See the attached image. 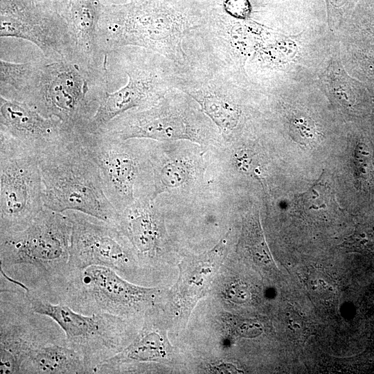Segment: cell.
Returning a JSON list of instances; mask_svg holds the SVG:
<instances>
[{
    "instance_id": "obj_18",
    "label": "cell",
    "mask_w": 374,
    "mask_h": 374,
    "mask_svg": "<svg viewBox=\"0 0 374 374\" xmlns=\"http://www.w3.org/2000/svg\"><path fill=\"white\" fill-rule=\"evenodd\" d=\"M188 178L186 166L181 162L166 163L154 173V190L152 198L159 192L169 188L181 186Z\"/></svg>"
},
{
    "instance_id": "obj_17",
    "label": "cell",
    "mask_w": 374,
    "mask_h": 374,
    "mask_svg": "<svg viewBox=\"0 0 374 374\" xmlns=\"http://www.w3.org/2000/svg\"><path fill=\"white\" fill-rule=\"evenodd\" d=\"M19 373H90L82 357L67 343H51L34 350L21 365Z\"/></svg>"
},
{
    "instance_id": "obj_25",
    "label": "cell",
    "mask_w": 374,
    "mask_h": 374,
    "mask_svg": "<svg viewBox=\"0 0 374 374\" xmlns=\"http://www.w3.org/2000/svg\"><path fill=\"white\" fill-rule=\"evenodd\" d=\"M329 4L334 7H340L344 6V4L348 0H326Z\"/></svg>"
},
{
    "instance_id": "obj_23",
    "label": "cell",
    "mask_w": 374,
    "mask_h": 374,
    "mask_svg": "<svg viewBox=\"0 0 374 374\" xmlns=\"http://www.w3.org/2000/svg\"><path fill=\"white\" fill-rule=\"evenodd\" d=\"M253 154L249 150H240L235 154V162L237 168L248 172L252 168Z\"/></svg>"
},
{
    "instance_id": "obj_10",
    "label": "cell",
    "mask_w": 374,
    "mask_h": 374,
    "mask_svg": "<svg viewBox=\"0 0 374 374\" xmlns=\"http://www.w3.org/2000/svg\"><path fill=\"white\" fill-rule=\"evenodd\" d=\"M65 213L72 223L69 274L90 266L109 267L126 277L136 271V253L114 224L76 211Z\"/></svg>"
},
{
    "instance_id": "obj_19",
    "label": "cell",
    "mask_w": 374,
    "mask_h": 374,
    "mask_svg": "<svg viewBox=\"0 0 374 374\" xmlns=\"http://www.w3.org/2000/svg\"><path fill=\"white\" fill-rule=\"evenodd\" d=\"M296 205L311 209H326L328 205H338L333 197L330 187L321 179L310 189L299 194L296 198Z\"/></svg>"
},
{
    "instance_id": "obj_11",
    "label": "cell",
    "mask_w": 374,
    "mask_h": 374,
    "mask_svg": "<svg viewBox=\"0 0 374 374\" xmlns=\"http://www.w3.org/2000/svg\"><path fill=\"white\" fill-rule=\"evenodd\" d=\"M0 35L28 41L52 60L77 58L66 18L30 0H1Z\"/></svg>"
},
{
    "instance_id": "obj_7",
    "label": "cell",
    "mask_w": 374,
    "mask_h": 374,
    "mask_svg": "<svg viewBox=\"0 0 374 374\" xmlns=\"http://www.w3.org/2000/svg\"><path fill=\"white\" fill-rule=\"evenodd\" d=\"M44 207L39 154L0 132V233L24 229Z\"/></svg>"
},
{
    "instance_id": "obj_1",
    "label": "cell",
    "mask_w": 374,
    "mask_h": 374,
    "mask_svg": "<svg viewBox=\"0 0 374 374\" xmlns=\"http://www.w3.org/2000/svg\"><path fill=\"white\" fill-rule=\"evenodd\" d=\"M72 223L46 207L24 229L0 233L1 277L59 303L69 275Z\"/></svg>"
},
{
    "instance_id": "obj_4",
    "label": "cell",
    "mask_w": 374,
    "mask_h": 374,
    "mask_svg": "<svg viewBox=\"0 0 374 374\" xmlns=\"http://www.w3.org/2000/svg\"><path fill=\"white\" fill-rule=\"evenodd\" d=\"M196 28L182 17L155 8L107 7L100 12L98 42L105 55L125 46H139L183 69L189 67L183 41Z\"/></svg>"
},
{
    "instance_id": "obj_3",
    "label": "cell",
    "mask_w": 374,
    "mask_h": 374,
    "mask_svg": "<svg viewBox=\"0 0 374 374\" xmlns=\"http://www.w3.org/2000/svg\"><path fill=\"white\" fill-rule=\"evenodd\" d=\"M39 166L44 207L116 222L118 213L105 194L99 168L79 131L41 152Z\"/></svg>"
},
{
    "instance_id": "obj_20",
    "label": "cell",
    "mask_w": 374,
    "mask_h": 374,
    "mask_svg": "<svg viewBox=\"0 0 374 374\" xmlns=\"http://www.w3.org/2000/svg\"><path fill=\"white\" fill-rule=\"evenodd\" d=\"M292 136L303 145H309L317 139V132L313 123L305 118H296L291 122Z\"/></svg>"
},
{
    "instance_id": "obj_16",
    "label": "cell",
    "mask_w": 374,
    "mask_h": 374,
    "mask_svg": "<svg viewBox=\"0 0 374 374\" xmlns=\"http://www.w3.org/2000/svg\"><path fill=\"white\" fill-rule=\"evenodd\" d=\"M152 198H140L118 213L114 224L132 245L137 257L154 264L160 250L161 228Z\"/></svg>"
},
{
    "instance_id": "obj_9",
    "label": "cell",
    "mask_w": 374,
    "mask_h": 374,
    "mask_svg": "<svg viewBox=\"0 0 374 374\" xmlns=\"http://www.w3.org/2000/svg\"><path fill=\"white\" fill-rule=\"evenodd\" d=\"M190 96L177 88L170 89L154 105L127 112L113 119L101 132L118 140L199 141L204 124L189 105Z\"/></svg>"
},
{
    "instance_id": "obj_5",
    "label": "cell",
    "mask_w": 374,
    "mask_h": 374,
    "mask_svg": "<svg viewBox=\"0 0 374 374\" xmlns=\"http://www.w3.org/2000/svg\"><path fill=\"white\" fill-rule=\"evenodd\" d=\"M159 295L158 287L139 286L109 267L90 266L69 274L59 303L81 313H107L135 322L152 314Z\"/></svg>"
},
{
    "instance_id": "obj_24",
    "label": "cell",
    "mask_w": 374,
    "mask_h": 374,
    "mask_svg": "<svg viewBox=\"0 0 374 374\" xmlns=\"http://www.w3.org/2000/svg\"><path fill=\"white\" fill-rule=\"evenodd\" d=\"M227 293L229 298L231 300L235 302H242L243 300L245 299L248 292L243 286L235 285L234 286H231L228 290Z\"/></svg>"
},
{
    "instance_id": "obj_6",
    "label": "cell",
    "mask_w": 374,
    "mask_h": 374,
    "mask_svg": "<svg viewBox=\"0 0 374 374\" xmlns=\"http://www.w3.org/2000/svg\"><path fill=\"white\" fill-rule=\"evenodd\" d=\"M22 290L35 312L50 317L61 328L67 344L82 357L90 373L94 374L100 364L121 351L134 337V321L107 313H81L30 290Z\"/></svg>"
},
{
    "instance_id": "obj_2",
    "label": "cell",
    "mask_w": 374,
    "mask_h": 374,
    "mask_svg": "<svg viewBox=\"0 0 374 374\" xmlns=\"http://www.w3.org/2000/svg\"><path fill=\"white\" fill-rule=\"evenodd\" d=\"M106 64L80 59L31 62L16 100L84 131L109 90Z\"/></svg>"
},
{
    "instance_id": "obj_13",
    "label": "cell",
    "mask_w": 374,
    "mask_h": 374,
    "mask_svg": "<svg viewBox=\"0 0 374 374\" xmlns=\"http://www.w3.org/2000/svg\"><path fill=\"white\" fill-rule=\"evenodd\" d=\"M84 145L96 163L105 194L118 213L135 199L139 177L138 157L125 143L101 132L79 131Z\"/></svg>"
},
{
    "instance_id": "obj_21",
    "label": "cell",
    "mask_w": 374,
    "mask_h": 374,
    "mask_svg": "<svg viewBox=\"0 0 374 374\" xmlns=\"http://www.w3.org/2000/svg\"><path fill=\"white\" fill-rule=\"evenodd\" d=\"M224 9L231 16L244 19L250 15L251 8L249 0H226Z\"/></svg>"
},
{
    "instance_id": "obj_8",
    "label": "cell",
    "mask_w": 374,
    "mask_h": 374,
    "mask_svg": "<svg viewBox=\"0 0 374 374\" xmlns=\"http://www.w3.org/2000/svg\"><path fill=\"white\" fill-rule=\"evenodd\" d=\"M0 299V373H19L21 364L34 350L67 343L57 323L35 312L20 287L1 285Z\"/></svg>"
},
{
    "instance_id": "obj_15",
    "label": "cell",
    "mask_w": 374,
    "mask_h": 374,
    "mask_svg": "<svg viewBox=\"0 0 374 374\" xmlns=\"http://www.w3.org/2000/svg\"><path fill=\"white\" fill-rule=\"evenodd\" d=\"M224 240L208 252L184 259L171 300L178 316L187 319L198 301L208 290L225 256Z\"/></svg>"
},
{
    "instance_id": "obj_12",
    "label": "cell",
    "mask_w": 374,
    "mask_h": 374,
    "mask_svg": "<svg viewBox=\"0 0 374 374\" xmlns=\"http://www.w3.org/2000/svg\"><path fill=\"white\" fill-rule=\"evenodd\" d=\"M125 72L127 84L114 92H105L84 132H98L127 112L150 107L174 87L175 71L163 64H134Z\"/></svg>"
},
{
    "instance_id": "obj_14",
    "label": "cell",
    "mask_w": 374,
    "mask_h": 374,
    "mask_svg": "<svg viewBox=\"0 0 374 374\" xmlns=\"http://www.w3.org/2000/svg\"><path fill=\"white\" fill-rule=\"evenodd\" d=\"M73 130L54 117H45L25 103L0 96V132L38 154L55 145Z\"/></svg>"
},
{
    "instance_id": "obj_22",
    "label": "cell",
    "mask_w": 374,
    "mask_h": 374,
    "mask_svg": "<svg viewBox=\"0 0 374 374\" xmlns=\"http://www.w3.org/2000/svg\"><path fill=\"white\" fill-rule=\"evenodd\" d=\"M368 153L361 146L356 148L355 160L359 176L367 179L371 174V165Z\"/></svg>"
}]
</instances>
